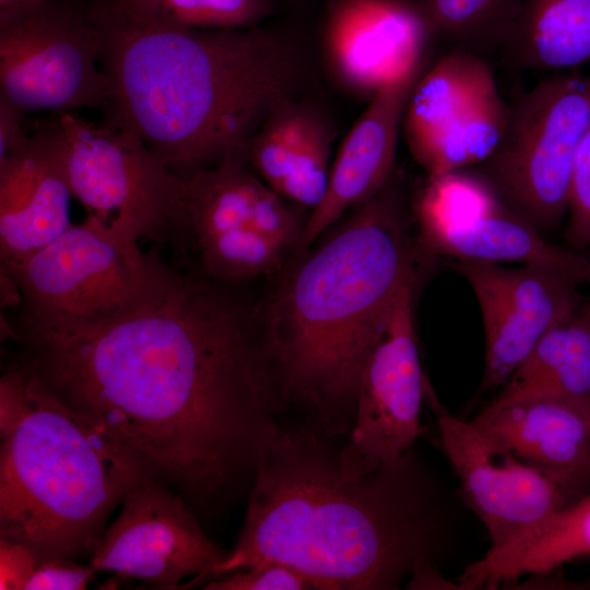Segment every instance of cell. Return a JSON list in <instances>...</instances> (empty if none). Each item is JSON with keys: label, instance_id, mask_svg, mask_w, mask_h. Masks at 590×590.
<instances>
[{"label": "cell", "instance_id": "ac0fdd59", "mask_svg": "<svg viewBox=\"0 0 590 590\" xmlns=\"http://www.w3.org/2000/svg\"><path fill=\"white\" fill-rule=\"evenodd\" d=\"M539 231L500 198L455 221L421 226L424 244L436 253L459 261L543 266L590 284V257L547 241Z\"/></svg>", "mask_w": 590, "mask_h": 590}, {"label": "cell", "instance_id": "f546056e", "mask_svg": "<svg viewBox=\"0 0 590 590\" xmlns=\"http://www.w3.org/2000/svg\"><path fill=\"white\" fill-rule=\"evenodd\" d=\"M567 240L573 249L590 246V127L585 133L575 160L569 206Z\"/></svg>", "mask_w": 590, "mask_h": 590}, {"label": "cell", "instance_id": "f1b7e54d", "mask_svg": "<svg viewBox=\"0 0 590 590\" xmlns=\"http://www.w3.org/2000/svg\"><path fill=\"white\" fill-rule=\"evenodd\" d=\"M206 590H317L314 580L300 570L278 560L261 562L248 569L209 580Z\"/></svg>", "mask_w": 590, "mask_h": 590}, {"label": "cell", "instance_id": "d6a6232c", "mask_svg": "<svg viewBox=\"0 0 590 590\" xmlns=\"http://www.w3.org/2000/svg\"><path fill=\"white\" fill-rule=\"evenodd\" d=\"M25 114L22 108L0 95V158L26 138Z\"/></svg>", "mask_w": 590, "mask_h": 590}, {"label": "cell", "instance_id": "5b68a950", "mask_svg": "<svg viewBox=\"0 0 590 590\" xmlns=\"http://www.w3.org/2000/svg\"><path fill=\"white\" fill-rule=\"evenodd\" d=\"M152 477L15 356L0 377V538L44 560L92 554L128 492Z\"/></svg>", "mask_w": 590, "mask_h": 590}, {"label": "cell", "instance_id": "277c9868", "mask_svg": "<svg viewBox=\"0 0 590 590\" xmlns=\"http://www.w3.org/2000/svg\"><path fill=\"white\" fill-rule=\"evenodd\" d=\"M414 271L399 196L386 186L284 280L264 316L283 399L326 434L351 432L364 366Z\"/></svg>", "mask_w": 590, "mask_h": 590}, {"label": "cell", "instance_id": "e575fe53", "mask_svg": "<svg viewBox=\"0 0 590 590\" xmlns=\"http://www.w3.org/2000/svg\"><path fill=\"white\" fill-rule=\"evenodd\" d=\"M48 0H0V19L35 8Z\"/></svg>", "mask_w": 590, "mask_h": 590}, {"label": "cell", "instance_id": "2e32d148", "mask_svg": "<svg viewBox=\"0 0 590 590\" xmlns=\"http://www.w3.org/2000/svg\"><path fill=\"white\" fill-rule=\"evenodd\" d=\"M429 37L418 5L405 0H339L326 28V48L338 75L371 94L421 64Z\"/></svg>", "mask_w": 590, "mask_h": 590}, {"label": "cell", "instance_id": "7a4b0ae2", "mask_svg": "<svg viewBox=\"0 0 590 590\" xmlns=\"http://www.w3.org/2000/svg\"><path fill=\"white\" fill-rule=\"evenodd\" d=\"M434 475L411 448L355 479L310 429H281L250 487L237 544L210 580L285 563L317 590H394L448 548L452 522Z\"/></svg>", "mask_w": 590, "mask_h": 590}, {"label": "cell", "instance_id": "5bb4252c", "mask_svg": "<svg viewBox=\"0 0 590 590\" xmlns=\"http://www.w3.org/2000/svg\"><path fill=\"white\" fill-rule=\"evenodd\" d=\"M71 197L57 115L0 158V272L24 262L72 224Z\"/></svg>", "mask_w": 590, "mask_h": 590}, {"label": "cell", "instance_id": "8992f818", "mask_svg": "<svg viewBox=\"0 0 590 590\" xmlns=\"http://www.w3.org/2000/svg\"><path fill=\"white\" fill-rule=\"evenodd\" d=\"M165 259L86 215L24 262L0 272L4 339L71 334L109 323L135 307L156 283Z\"/></svg>", "mask_w": 590, "mask_h": 590}, {"label": "cell", "instance_id": "d6986e66", "mask_svg": "<svg viewBox=\"0 0 590 590\" xmlns=\"http://www.w3.org/2000/svg\"><path fill=\"white\" fill-rule=\"evenodd\" d=\"M590 556V493L486 554L462 573L467 589H494L519 577L547 575Z\"/></svg>", "mask_w": 590, "mask_h": 590}, {"label": "cell", "instance_id": "3957f363", "mask_svg": "<svg viewBox=\"0 0 590 590\" xmlns=\"http://www.w3.org/2000/svg\"><path fill=\"white\" fill-rule=\"evenodd\" d=\"M103 35L111 117L132 128L182 180L250 144L303 74L297 49L255 27L198 30L129 21L90 7Z\"/></svg>", "mask_w": 590, "mask_h": 590}, {"label": "cell", "instance_id": "4dcf8cb0", "mask_svg": "<svg viewBox=\"0 0 590 590\" xmlns=\"http://www.w3.org/2000/svg\"><path fill=\"white\" fill-rule=\"evenodd\" d=\"M96 573L91 565L70 558L47 559L37 567L24 590H82L95 579Z\"/></svg>", "mask_w": 590, "mask_h": 590}, {"label": "cell", "instance_id": "44dd1931", "mask_svg": "<svg viewBox=\"0 0 590 590\" xmlns=\"http://www.w3.org/2000/svg\"><path fill=\"white\" fill-rule=\"evenodd\" d=\"M500 388L499 398H552L590 412V300L546 332Z\"/></svg>", "mask_w": 590, "mask_h": 590}, {"label": "cell", "instance_id": "9c48e42d", "mask_svg": "<svg viewBox=\"0 0 590 590\" xmlns=\"http://www.w3.org/2000/svg\"><path fill=\"white\" fill-rule=\"evenodd\" d=\"M103 35L90 7L48 0L0 19V95L25 113L109 107Z\"/></svg>", "mask_w": 590, "mask_h": 590}, {"label": "cell", "instance_id": "7402d4cb", "mask_svg": "<svg viewBox=\"0 0 590 590\" xmlns=\"http://www.w3.org/2000/svg\"><path fill=\"white\" fill-rule=\"evenodd\" d=\"M503 50L522 70L565 71L590 63V0H523Z\"/></svg>", "mask_w": 590, "mask_h": 590}, {"label": "cell", "instance_id": "9a60e30c", "mask_svg": "<svg viewBox=\"0 0 590 590\" xmlns=\"http://www.w3.org/2000/svg\"><path fill=\"white\" fill-rule=\"evenodd\" d=\"M471 422L546 475L569 504L590 493V412L552 398L496 397Z\"/></svg>", "mask_w": 590, "mask_h": 590}, {"label": "cell", "instance_id": "4316f807", "mask_svg": "<svg viewBox=\"0 0 590 590\" xmlns=\"http://www.w3.org/2000/svg\"><path fill=\"white\" fill-rule=\"evenodd\" d=\"M330 142L329 129L305 111L292 170L278 190L281 197L312 210L322 201L331 169Z\"/></svg>", "mask_w": 590, "mask_h": 590}, {"label": "cell", "instance_id": "603a6c76", "mask_svg": "<svg viewBox=\"0 0 590 590\" xmlns=\"http://www.w3.org/2000/svg\"><path fill=\"white\" fill-rule=\"evenodd\" d=\"M523 0H422L421 14L429 36L447 39L457 50L476 56L507 42ZM481 57V56H480Z\"/></svg>", "mask_w": 590, "mask_h": 590}, {"label": "cell", "instance_id": "1f68e13d", "mask_svg": "<svg viewBox=\"0 0 590 590\" xmlns=\"http://www.w3.org/2000/svg\"><path fill=\"white\" fill-rule=\"evenodd\" d=\"M43 562L28 544L0 538V589L24 590Z\"/></svg>", "mask_w": 590, "mask_h": 590}, {"label": "cell", "instance_id": "ffe728a7", "mask_svg": "<svg viewBox=\"0 0 590 590\" xmlns=\"http://www.w3.org/2000/svg\"><path fill=\"white\" fill-rule=\"evenodd\" d=\"M497 91L488 63L463 50L441 57L420 75L403 115L406 141L416 161L441 132Z\"/></svg>", "mask_w": 590, "mask_h": 590}, {"label": "cell", "instance_id": "8fae6325", "mask_svg": "<svg viewBox=\"0 0 590 590\" xmlns=\"http://www.w3.org/2000/svg\"><path fill=\"white\" fill-rule=\"evenodd\" d=\"M413 286L414 281L398 297L364 366L354 424L339 450L346 477L399 459L418 435L427 384L415 334Z\"/></svg>", "mask_w": 590, "mask_h": 590}, {"label": "cell", "instance_id": "4fadbf2b", "mask_svg": "<svg viewBox=\"0 0 590 590\" xmlns=\"http://www.w3.org/2000/svg\"><path fill=\"white\" fill-rule=\"evenodd\" d=\"M455 268L470 284L482 314V391L502 387L538 341L582 305L581 284L548 267L458 261Z\"/></svg>", "mask_w": 590, "mask_h": 590}, {"label": "cell", "instance_id": "484cf974", "mask_svg": "<svg viewBox=\"0 0 590 590\" xmlns=\"http://www.w3.org/2000/svg\"><path fill=\"white\" fill-rule=\"evenodd\" d=\"M191 248L199 269L208 276L239 284L274 271L287 249L253 227H244L197 238Z\"/></svg>", "mask_w": 590, "mask_h": 590}, {"label": "cell", "instance_id": "52a82bcc", "mask_svg": "<svg viewBox=\"0 0 590 590\" xmlns=\"http://www.w3.org/2000/svg\"><path fill=\"white\" fill-rule=\"evenodd\" d=\"M57 115L70 189L86 215L135 241L169 249L181 263L190 248L186 180L120 120L96 125L75 113Z\"/></svg>", "mask_w": 590, "mask_h": 590}, {"label": "cell", "instance_id": "83f0119b", "mask_svg": "<svg viewBox=\"0 0 590 590\" xmlns=\"http://www.w3.org/2000/svg\"><path fill=\"white\" fill-rule=\"evenodd\" d=\"M304 115L290 103L283 105L264 121L250 144L248 158L276 192L292 170Z\"/></svg>", "mask_w": 590, "mask_h": 590}, {"label": "cell", "instance_id": "cb8c5ba5", "mask_svg": "<svg viewBox=\"0 0 590 590\" xmlns=\"http://www.w3.org/2000/svg\"><path fill=\"white\" fill-rule=\"evenodd\" d=\"M120 15L154 26L236 30L255 27L270 10L268 0H106Z\"/></svg>", "mask_w": 590, "mask_h": 590}, {"label": "cell", "instance_id": "30bf717a", "mask_svg": "<svg viewBox=\"0 0 590 590\" xmlns=\"http://www.w3.org/2000/svg\"><path fill=\"white\" fill-rule=\"evenodd\" d=\"M120 507L91 554L96 571L173 590L189 577V585L210 579L228 554L203 531L187 502L158 480L135 484Z\"/></svg>", "mask_w": 590, "mask_h": 590}, {"label": "cell", "instance_id": "836d02e7", "mask_svg": "<svg viewBox=\"0 0 590 590\" xmlns=\"http://www.w3.org/2000/svg\"><path fill=\"white\" fill-rule=\"evenodd\" d=\"M409 589H460L458 583L447 580L435 564L416 569L408 581Z\"/></svg>", "mask_w": 590, "mask_h": 590}, {"label": "cell", "instance_id": "6da1fadb", "mask_svg": "<svg viewBox=\"0 0 590 590\" xmlns=\"http://www.w3.org/2000/svg\"><path fill=\"white\" fill-rule=\"evenodd\" d=\"M165 261L148 295L84 331L17 337L16 356L197 515L253 483L283 400L263 324L232 288Z\"/></svg>", "mask_w": 590, "mask_h": 590}, {"label": "cell", "instance_id": "7c38bea8", "mask_svg": "<svg viewBox=\"0 0 590 590\" xmlns=\"http://www.w3.org/2000/svg\"><path fill=\"white\" fill-rule=\"evenodd\" d=\"M441 446L467 506L486 528L489 548L506 545L569 505L546 475L480 430L451 415L427 390Z\"/></svg>", "mask_w": 590, "mask_h": 590}, {"label": "cell", "instance_id": "d4e9b609", "mask_svg": "<svg viewBox=\"0 0 590 590\" xmlns=\"http://www.w3.org/2000/svg\"><path fill=\"white\" fill-rule=\"evenodd\" d=\"M508 109L499 91L493 93L441 132L417 162L429 176L484 162L503 138Z\"/></svg>", "mask_w": 590, "mask_h": 590}, {"label": "cell", "instance_id": "d590c367", "mask_svg": "<svg viewBox=\"0 0 590 590\" xmlns=\"http://www.w3.org/2000/svg\"><path fill=\"white\" fill-rule=\"evenodd\" d=\"M576 585H578V587H576V588L590 589V576L585 581H581V582L576 583Z\"/></svg>", "mask_w": 590, "mask_h": 590}, {"label": "cell", "instance_id": "e0dca14e", "mask_svg": "<svg viewBox=\"0 0 590 590\" xmlns=\"http://www.w3.org/2000/svg\"><path fill=\"white\" fill-rule=\"evenodd\" d=\"M420 75L421 64L387 82L371 96L338 152L327 192L304 225L299 250L349 208L362 205L387 186L405 105Z\"/></svg>", "mask_w": 590, "mask_h": 590}, {"label": "cell", "instance_id": "ba28073f", "mask_svg": "<svg viewBox=\"0 0 590 590\" xmlns=\"http://www.w3.org/2000/svg\"><path fill=\"white\" fill-rule=\"evenodd\" d=\"M590 127V74L548 76L508 109L503 138L484 161L498 197L539 229L568 213L579 144Z\"/></svg>", "mask_w": 590, "mask_h": 590}]
</instances>
